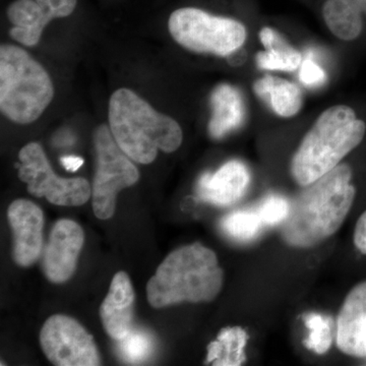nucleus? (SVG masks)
<instances>
[{"label":"nucleus","mask_w":366,"mask_h":366,"mask_svg":"<svg viewBox=\"0 0 366 366\" xmlns=\"http://www.w3.org/2000/svg\"><path fill=\"white\" fill-rule=\"evenodd\" d=\"M7 16L14 25L11 37L26 46L38 44L45 26L52 21L36 0H16L7 9Z\"/></svg>","instance_id":"dca6fc26"},{"label":"nucleus","mask_w":366,"mask_h":366,"mask_svg":"<svg viewBox=\"0 0 366 366\" xmlns=\"http://www.w3.org/2000/svg\"><path fill=\"white\" fill-rule=\"evenodd\" d=\"M250 183L247 166L238 160H231L216 172L204 173L197 182V196L206 203L229 207L237 203Z\"/></svg>","instance_id":"ddd939ff"},{"label":"nucleus","mask_w":366,"mask_h":366,"mask_svg":"<svg viewBox=\"0 0 366 366\" xmlns=\"http://www.w3.org/2000/svg\"><path fill=\"white\" fill-rule=\"evenodd\" d=\"M356 4L360 7L361 11L366 16V0H355Z\"/></svg>","instance_id":"c85d7f7f"},{"label":"nucleus","mask_w":366,"mask_h":366,"mask_svg":"<svg viewBox=\"0 0 366 366\" xmlns=\"http://www.w3.org/2000/svg\"><path fill=\"white\" fill-rule=\"evenodd\" d=\"M97 167L94 178L93 209L97 218H112L120 190L136 184L139 170L118 146L109 127L100 125L94 136Z\"/></svg>","instance_id":"0eeeda50"},{"label":"nucleus","mask_w":366,"mask_h":366,"mask_svg":"<svg viewBox=\"0 0 366 366\" xmlns=\"http://www.w3.org/2000/svg\"><path fill=\"white\" fill-rule=\"evenodd\" d=\"M254 93L271 105L278 117H295L302 108L303 98L300 86L288 79L266 74L254 84Z\"/></svg>","instance_id":"f3484780"},{"label":"nucleus","mask_w":366,"mask_h":366,"mask_svg":"<svg viewBox=\"0 0 366 366\" xmlns=\"http://www.w3.org/2000/svg\"><path fill=\"white\" fill-rule=\"evenodd\" d=\"M7 218L13 230L14 261L21 267L32 266L42 252V209L28 199H16L9 206Z\"/></svg>","instance_id":"9b49d317"},{"label":"nucleus","mask_w":366,"mask_h":366,"mask_svg":"<svg viewBox=\"0 0 366 366\" xmlns=\"http://www.w3.org/2000/svg\"><path fill=\"white\" fill-rule=\"evenodd\" d=\"M326 74L322 69L312 59H305L300 66V79L301 83L305 86H319L326 81Z\"/></svg>","instance_id":"393cba45"},{"label":"nucleus","mask_w":366,"mask_h":366,"mask_svg":"<svg viewBox=\"0 0 366 366\" xmlns=\"http://www.w3.org/2000/svg\"><path fill=\"white\" fill-rule=\"evenodd\" d=\"M60 162H61L62 166H64L67 171L76 172V171H78L79 168L81 167V165H83L84 160L81 158L76 157V156H66V157L60 159Z\"/></svg>","instance_id":"cd10ccee"},{"label":"nucleus","mask_w":366,"mask_h":366,"mask_svg":"<svg viewBox=\"0 0 366 366\" xmlns=\"http://www.w3.org/2000/svg\"><path fill=\"white\" fill-rule=\"evenodd\" d=\"M339 350L355 358L366 357V281L351 289L337 319Z\"/></svg>","instance_id":"f8f14e48"},{"label":"nucleus","mask_w":366,"mask_h":366,"mask_svg":"<svg viewBox=\"0 0 366 366\" xmlns=\"http://www.w3.org/2000/svg\"><path fill=\"white\" fill-rule=\"evenodd\" d=\"M40 344L50 362L59 366H96L100 356L93 337L76 320L54 315L41 330Z\"/></svg>","instance_id":"1a4fd4ad"},{"label":"nucleus","mask_w":366,"mask_h":366,"mask_svg":"<svg viewBox=\"0 0 366 366\" xmlns=\"http://www.w3.org/2000/svg\"><path fill=\"white\" fill-rule=\"evenodd\" d=\"M264 226H277L287 220L291 211L288 199L277 194L264 197L255 208Z\"/></svg>","instance_id":"b1692460"},{"label":"nucleus","mask_w":366,"mask_h":366,"mask_svg":"<svg viewBox=\"0 0 366 366\" xmlns=\"http://www.w3.org/2000/svg\"><path fill=\"white\" fill-rule=\"evenodd\" d=\"M134 292L124 272L113 277L109 292L100 307V317L107 334L114 340L125 338L132 330Z\"/></svg>","instance_id":"4468645a"},{"label":"nucleus","mask_w":366,"mask_h":366,"mask_svg":"<svg viewBox=\"0 0 366 366\" xmlns=\"http://www.w3.org/2000/svg\"><path fill=\"white\" fill-rule=\"evenodd\" d=\"M54 88L39 62L16 45L0 48V109L16 124L35 122L51 103Z\"/></svg>","instance_id":"39448f33"},{"label":"nucleus","mask_w":366,"mask_h":366,"mask_svg":"<svg viewBox=\"0 0 366 366\" xmlns=\"http://www.w3.org/2000/svg\"><path fill=\"white\" fill-rule=\"evenodd\" d=\"M366 124L347 105L327 108L303 137L291 159L290 173L300 187L312 184L340 165L365 139Z\"/></svg>","instance_id":"f03ea898"},{"label":"nucleus","mask_w":366,"mask_h":366,"mask_svg":"<svg viewBox=\"0 0 366 366\" xmlns=\"http://www.w3.org/2000/svg\"><path fill=\"white\" fill-rule=\"evenodd\" d=\"M353 243L360 254L366 255V209L356 222L353 232Z\"/></svg>","instance_id":"bb28decb"},{"label":"nucleus","mask_w":366,"mask_h":366,"mask_svg":"<svg viewBox=\"0 0 366 366\" xmlns=\"http://www.w3.org/2000/svg\"><path fill=\"white\" fill-rule=\"evenodd\" d=\"M322 16L327 29L342 41L357 39L362 33V11L355 0H327Z\"/></svg>","instance_id":"6ab92c4d"},{"label":"nucleus","mask_w":366,"mask_h":366,"mask_svg":"<svg viewBox=\"0 0 366 366\" xmlns=\"http://www.w3.org/2000/svg\"><path fill=\"white\" fill-rule=\"evenodd\" d=\"M266 227L257 209H237L224 217L221 228L231 239L249 242L257 239Z\"/></svg>","instance_id":"412c9836"},{"label":"nucleus","mask_w":366,"mask_h":366,"mask_svg":"<svg viewBox=\"0 0 366 366\" xmlns=\"http://www.w3.org/2000/svg\"><path fill=\"white\" fill-rule=\"evenodd\" d=\"M153 350V339L147 332L142 330H132L122 340H119L120 356L122 360L132 365L143 362Z\"/></svg>","instance_id":"5701e85b"},{"label":"nucleus","mask_w":366,"mask_h":366,"mask_svg":"<svg viewBox=\"0 0 366 366\" xmlns=\"http://www.w3.org/2000/svg\"><path fill=\"white\" fill-rule=\"evenodd\" d=\"M168 29L185 49L225 57L244 45L245 26L240 21L213 16L196 7H183L171 14Z\"/></svg>","instance_id":"423d86ee"},{"label":"nucleus","mask_w":366,"mask_h":366,"mask_svg":"<svg viewBox=\"0 0 366 366\" xmlns=\"http://www.w3.org/2000/svg\"><path fill=\"white\" fill-rule=\"evenodd\" d=\"M50 18H66L71 16L76 9L78 0H36Z\"/></svg>","instance_id":"a878e982"},{"label":"nucleus","mask_w":366,"mask_h":366,"mask_svg":"<svg viewBox=\"0 0 366 366\" xmlns=\"http://www.w3.org/2000/svg\"><path fill=\"white\" fill-rule=\"evenodd\" d=\"M19 177L28 184L32 196L45 197L56 206L78 207L91 197V187L84 178H61L55 174L42 147L30 143L19 153Z\"/></svg>","instance_id":"6e6552de"},{"label":"nucleus","mask_w":366,"mask_h":366,"mask_svg":"<svg viewBox=\"0 0 366 366\" xmlns=\"http://www.w3.org/2000/svg\"><path fill=\"white\" fill-rule=\"evenodd\" d=\"M305 325L307 326L308 336L303 340V344L308 350L322 355L330 350L332 346V327L333 319L329 315L319 314V312H308L303 315Z\"/></svg>","instance_id":"4be33fe9"},{"label":"nucleus","mask_w":366,"mask_h":366,"mask_svg":"<svg viewBox=\"0 0 366 366\" xmlns=\"http://www.w3.org/2000/svg\"><path fill=\"white\" fill-rule=\"evenodd\" d=\"M109 125L118 146L132 160L151 164L158 151L172 153L182 143V127L156 112L129 89H119L109 101Z\"/></svg>","instance_id":"20e7f679"},{"label":"nucleus","mask_w":366,"mask_h":366,"mask_svg":"<svg viewBox=\"0 0 366 366\" xmlns=\"http://www.w3.org/2000/svg\"><path fill=\"white\" fill-rule=\"evenodd\" d=\"M85 234L78 223L61 219L53 226L43 257V271L52 283H64L76 269Z\"/></svg>","instance_id":"9d476101"},{"label":"nucleus","mask_w":366,"mask_h":366,"mask_svg":"<svg viewBox=\"0 0 366 366\" xmlns=\"http://www.w3.org/2000/svg\"><path fill=\"white\" fill-rule=\"evenodd\" d=\"M223 281L215 252L196 242L179 247L164 259L147 285V295L155 308L211 302L222 290Z\"/></svg>","instance_id":"7ed1b4c3"},{"label":"nucleus","mask_w":366,"mask_h":366,"mask_svg":"<svg viewBox=\"0 0 366 366\" xmlns=\"http://www.w3.org/2000/svg\"><path fill=\"white\" fill-rule=\"evenodd\" d=\"M249 335L242 327H229L208 346L207 362L218 366H239L247 360L245 346Z\"/></svg>","instance_id":"aec40b11"},{"label":"nucleus","mask_w":366,"mask_h":366,"mask_svg":"<svg viewBox=\"0 0 366 366\" xmlns=\"http://www.w3.org/2000/svg\"><path fill=\"white\" fill-rule=\"evenodd\" d=\"M212 117L209 122V136L223 139L242 124L244 105L242 94L234 86L222 84L212 94Z\"/></svg>","instance_id":"2eb2a0df"},{"label":"nucleus","mask_w":366,"mask_h":366,"mask_svg":"<svg viewBox=\"0 0 366 366\" xmlns=\"http://www.w3.org/2000/svg\"><path fill=\"white\" fill-rule=\"evenodd\" d=\"M352 178L350 166L341 163L305 187L282 224L284 242L295 249H310L332 237L345 222L355 201Z\"/></svg>","instance_id":"f257e3e1"},{"label":"nucleus","mask_w":366,"mask_h":366,"mask_svg":"<svg viewBox=\"0 0 366 366\" xmlns=\"http://www.w3.org/2000/svg\"><path fill=\"white\" fill-rule=\"evenodd\" d=\"M264 52L257 55V64L267 71H295L302 64L301 53L284 39L281 34L269 26L259 33Z\"/></svg>","instance_id":"a211bd4d"}]
</instances>
